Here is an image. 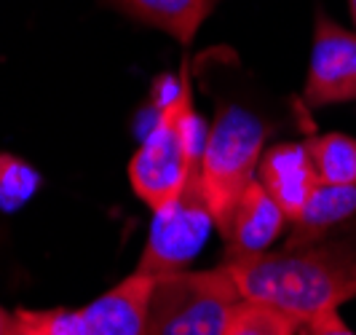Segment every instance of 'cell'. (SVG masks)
I'll return each instance as SVG.
<instances>
[{"instance_id":"cell-5","label":"cell","mask_w":356,"mask_h":335,"mask_svg":"<svg viewBox=\"0 0 356 335\" xmlns=\"http://www.w3.org/2000/svg\"><path fill=\"white\" fill-rule=\"evenodd\" d=\"M212 231H217V226L196 172L175 204L153 212L147 244L137 263V274L159 279L188 271V265L198 258Z\"/></svg>"},{"instance_id":"cell-15","label":"cell","mask_w":356,"mask_h":335,"mask_svg":"<svg viewBox=\"0 0 356 335\" xmlns=\"http://www.w3.org/2000/svg\"><path fill=\"white\" fill-rule=\"evenodd\" d=\"M40 185V175L11 153H0V210H17L30 201Z\"/></svg>"},{"instance_id":"cell-8","label":"cell","mask_w":356,"mask_h":335,"mask_svg":"<svg viewBox=\"0 0 356 335\" xmlns=\"http://www.w3.org/2000/svg\"><path fill=\"white\" fill-rule=\"evenodd\" d=\"M286 223H289L286 215L270 198V194L263 188V182L252 180L250 188L238 198V204L231 215V223L222 233L225 260L268 252L270 244L284 233Z\"/></svg>"},{"instance_id":"cell-18","label":"cell","mask_w":356,"mask_h":335,"mask_svg":"<svg viewBox=\"0 0 356 335\" xmlns=\"http://www.w3.org/2000/svg\"><path fill=\"white\" fill-rule=\"evenodd\" d=\"M351 3V17H354V24H356V0H348Z\"/></svg>"},{"instance_id":"cell-2","label":"cell","mask_w":356,"mask_h":335,"mask_svg":"<svg viewBox=\"0 0 356 335\" xmlns=\"http://www.w3.org/2000/svg\"><path fill=\"white\" fill-rule=\"evenodd\" d=\"M209 126L191 102V84L159 105L156 124L129 161V182L153 212L175 204L201 164Z\"/></svg>"},{"instance_id":"cell-13","label":"cell","mask_w":356,"mask_h":335,"mask_svg":"<svg viewBox=\"0 0 356 335\" xmlns=\"http://www.w3.org/2000/svg\"><path fill=\"white\" fill-rule=\"evenodd\" d=\"M298 327L300 322L282 309L254 300H238L231 311L225 335H298Z\"/></svg>"},{"instance_id":"cell-4","label":"cell","mask_w":356,"mask_h":335,"mask_svg":"<svg viewBox=\"0 0 356 335\" xmlns=\"http://www.w3.org/2000/svg\"><path fill=\"white\" fill-rule=\"evenodd\" d=\"M238 300L244 298L222 265L159 276L147 300L145 335H225Z\"/></svg>"},{"instance_id":"cell-17","label":"cell","mask_w":356,"mask_h":335,"mask_svg":"<svg viewBox=\"0 0 356 335\" xmlns=\"http://www.w3.org/2000/svg\"><path fill=\"white\" fill-rule=\"evenodd\" d=\"M0 335H22L17 327V319H14V311H6L0 306Z\"/></svg>"},{"instance_id":"cell-3","label":"cell","mask_w":356,"mask_h":335,"mask_svg":"<svg viewBox=\"0 0 356 335\" xmlns=\"http://www.w3.org/2000/svg\"><path fill=\"white\" fill-rule=\"evenodd\" d=\"M266 148V126L238 105H222L209 124L207 145L198 164V182L212 210L217 233L222 236L238 198L257 180Z\"/></svg>"},{"instance_id":"cell-6","label":"cell","mask_w":356,"mask_h":335,"mask_svg":"<svg viewBox=\"0 0 356 335\" xmlns=\"http://www.w3.org/2000/svg\"><path fill=\"white\" fill-rule=\"evenodd\" d=\"M303 97L314 107L356 100V33L343 30L324 14L316 17Z\"/></svg>"},{"instance_id":"cell-12","label":"cell","mask_w":356,"mask_h":335,"mask_svg":"<svg viewBox=\"0 0 356 335\" xmlns=\"http://www.w3.org/2000/svg\"><path fill=\"white\" fill-rule=\"evenodd\" d=\"M314 169L324 185L356 182V140L340 132H330L305 142Z\"/></svg>"},{"instance_id":"cell-9","label":"cell","mask_w":356,"mask_h":335,"mask_svg":"<svg viewBox=\"0 0 356 335\" xmlns=\"http://www.w3.org/2000/svg\"><path fill=\"white\" fill-rule=\"evenodd\" d=\"M150 290L153 279L134 271L124 282L91 300L83 306L86 335H145Z\"/></svg>"},{"instance_id":"cell-7","label":"cell","mask_w":356,"mask_h":335,"mask_svg":"<svg viewBox=\"0 0 356 335\" xmlns=\"http://www.w3.org/2000/svg\"><path fill=\"white\" fill-rule=\"evenodd\" d=\"M257 180L282 207L289 223L300 217L311 194L321 185L305 142H282L268 148L257 166Z\"/></svg>"},{"instance_id":"cell-1","label":"cell","mask_w":356,"mask_h":335,"mask_svg":"<svg viewBox=\"0 0 356 335\" xmlns=\"http://www.w3.org/2000/svg\"><path fill=\"white\" fill-rule=\"evenodd\" d=\"M244 300L282 309L298 322L338 311L356 298V236L319 239L250 258L222 260Z\"/></svg>"},{"instance_id":"cell-14","label":"cell","mask_w":356,"mask_h":335,"mask_svg":"<svg viewBox=\"0 0 356 335\" xmlns=\"http://www.w3.org/2000/svg\"><path fill=\"white\" fill-rule=\"evenodd\" d=\"M22 335H86L83 309H17Z\"/></svg>"},{"instance_id":"cell-16","label":"cell","mask_w":356,"mask_h":335,"mask_svg":"<svg viewBox=\"0 0 356 335\" xmlns=\"http://www.w3.org/2000/svg\"><path fill=\"white\" fill-rule=\"evenodd\" d=\"M298 335H356L343 319L338 311H324L319 317H311L300 322Z\"/></svg>"},{"instance_id":"cell-11","label":"cell","mask_w":356,"mask_h":335,"mask_svg":"<svg viewBox=\"0 0 356 335\" xmlns=\"http://www.w3.org/2000/svg\"><path fill=\"white\" fill-rule=\"evenodd\" d=\"M131 19L159 27L179 43H191L209 17L214 0H105Z\"/></svg>"},{"instance_id":"cell-10","label":"cell","mask_w":356,"mask_h":335,"mask_svg":"<svg viewBox=\"0 0 356 335\" xmlns=\"http://www.w3.org/2000/svg\"><path fill=\"white\" fill-rule=\"evenodd\" d=\"M356 215V182L351 185H324L311 194L300 217L292 220V233L286 247H303L311 242H319L332 228L348 223Z\"/></svg>"}]
</instances>
